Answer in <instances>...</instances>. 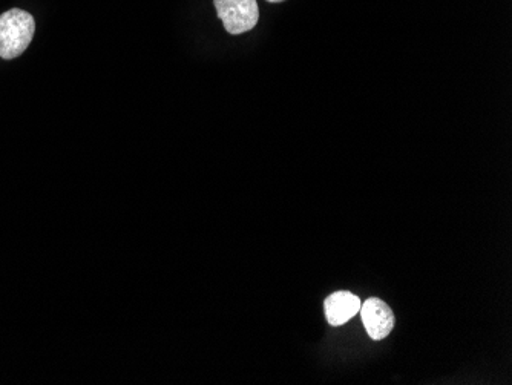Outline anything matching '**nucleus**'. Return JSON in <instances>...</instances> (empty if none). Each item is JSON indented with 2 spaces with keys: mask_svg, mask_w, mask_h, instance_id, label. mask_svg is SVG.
I'll list each match as a JSON object with an SVG mask.
<instances>
[{
  "mask_svg": "<svg viewBox=\"0 0 512 385\" xmlns=\"http://www.w3.org/2000/svg\"><path fill=\"white\" fill-rule=\"evenodd\" d=\"M36 33V20L27 11L13 8L0 14V57L17 59L30 47Z\"/></svg>",
  "mask_w": 512,
  "mask_h": 385,
  "instance_id": "obj_1",
  "label": "nucleus"
},
{
  "mask_svg": "<svg viewBox=\"0 0 512 385\" xmlns=\"http://www.w3.org/2000/svg\"><path fill=\"white\" fill-rule=\"evenodd\" d=\"M214 5L227 33L234 36L253 30L260 20L256 0H214Z\"/></svg>",
  "mask_w": 512,
  "mask_h": 385,
  "instance_id": "obj_2",
  "label": "nucleus"
},
{
  "mask_svg": "<svg viewBox=\"0 0 512 385\" xmlns=\"http://www.w3.org/2000/svg\"><path fill=\"white\" fill-rule=\"evenodd\" d=\"M361 318L371 339L381 341L394 329V313L387 303L379 298H368L361 304Z\"/></svg>",
  "mask_w": 512,
  "mask_h": 385,
  "instance_id": "obj_3",
  "label": "nucleus"
},
{
  "mask_svg": "<svg viewBox=\"0 0 512 385\" xmlns=\"http://www.w3.org/2000/svg\"><path fill=\"white\" fill-rule=\"evenodd\" d=\"M325 316L330 326H342L361 310V301L350 292H336L324 303Z\"/></svg>",
  "mask_w": 512,
  "mask_h": 385,
  "instance_id": "obj_4",
  "label": "nucleus"
},
{
  "mask_svg": "<svg viewBox=\"0 0 512 385\" xmlns=\"http://www.w3.org/2000/svg\"><path fill=\"white\" fill-rule=\"evenodd\" d=\"M267 2H272V4H279V2H284V0H267Z\"/></svg>",
  "mask_w": 512,
  "mask_h": 385,
  "instance_id": "obj_5",
  "label": "nucleus"
}]
</instances>
